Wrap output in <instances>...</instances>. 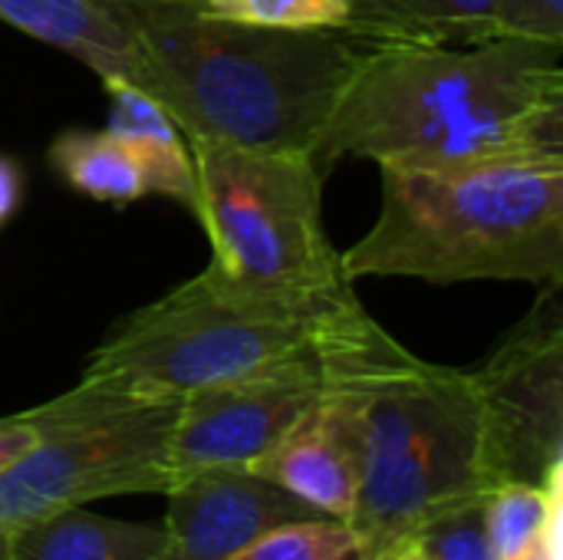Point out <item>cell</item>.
<instances>
[{
    "mask_svg": "<svg viewBox=\"0 0 563 560\" xmlns=\"http://www.w3.org/2000/svg\"><path fill=\"white\" fill-rule=\"evenodd\" d=\"M327 518L350 525L360 492V439L346 396L323 380L320 399L251 465Z\"/></svg>",
    "mask_w": 563,
    "mask_h": 560,
    "instance_id": "11",
    "label": "cell"
},
{
    "mask_svg": "<svg viewBox=\"0 0 563 560\" xmlns=\"http://www.w3.org/2000/svg\"><path fill=\"white\" fill-rule=\"evenodd\" d=\"M563 43L495 36L462 46H386L327 119L317 162L435 168L563 155Z\"/></svg>",
    "mask_w": 563,
    "mask_h": 560,
    "instance_id": "1",
    "label": "cell"
},
{
    "mask_svg": "<svg viewBox=\"0 0 563 560\" xmlns=\"http://www.w3.org/2000/svg\"><path fill=\"white\" fill-rule=\"evenodd\" d=\"M165 498L155 560H224L280 525L327 518L277 482L238 465L188 472Z\"/></svg>",
    "mask_w": 563,
    "mask_h": 560,
    "instance_id": "10",
    "label": "cell"
},
{
    "mask_svg": "<svg viewBox=\"0 0 563 560\" xmlns=\"http://www.w3.org/2000/svg\"><path fill=\"white\" fill-rule=\"evenodd\" d=\"M320 393L323 347L297 363L181 396L172 432L175 482L214 465L251 469L300 422Z\"/></svg>",
    "mask_w": 563,
    "mask_h": 560,
    "instance_id": "9",
    "label": "cell"
},
{
    "mask_svg": "<svg viewBox=\"0 0 563 560\" xmlns=\"http://www.w3.org/2000/svg\"><path fill=\"white\" fill-rule=\"evenodd\" d=\"M558 515H563V479L548 485L505 482L482 495L485 535L495 560H511L528 551Z\"/></svg>",
    "mask_w": 563,
    "mask_h": 560,
    "instance_id": "17",
    "label": "cell"
},
{
    "mask_svg": "<svg viewBox=\"0 0 563 560\" xmlns=\"http://www.w3.org/2000/svg\"><path fill=\"white\" fill-rule=\"evenodd\" d=\"M7 548L10 560H155L162 525L66 508L7 531Z\"/></svg>",
    "mask_w": 563,
    "mask_h": 560,
    "instance_id": "14",
    "label": "cell"
},
{
    "mask_svg": "<svg viewBox=\"0 0 563 560\" xmlns=\"http://www.w3.org/2000/svg\"><path fill=\"white\" fill-rule=\"evenodd\" d=\"M214 17L267 26V30H343L350 23L346 0H201Z\"/></svg>",
    "mask_w": 563,
    "mask_h": 560,
    "instance_id": "19",
    "label": "cell"
},
{
    "mask_svg": "<svg viewBox=\"0 0 563 560\" xmlns=\"http://www.w3.org/2000/svg\"><path fill=\"white\" fill-rule=\"evenodd\" d=\"M495 36L563 43V0H498L492 17Z\"/></svg>",
    "mask_w": 563,
    "mask_h": 560,
    "instance_id": "21",
    "label": "cell"
},
{
    "mask_svg": "<svg viewBox=\"0 0 563 560\" xmlns=\"http://www.w3.org/2000/svg\"><path fill=\"white\" fill-rule=\"evenodd\" d=\"M195 208L211 241L214 281L234 294L336 310L356 304L353 281L323 228V172L310 152L188 139Z\"/></svg>",
    "mask_w": 563,
    "mask_h": 560,
    "instance_id": "5",
    "label": "cell"
},
{
    "mask_svg": "<svg viewBox=\"0 0 563 560\" xmlns=\"http://www.w3.org/2000/svg\"><path fill=\"white\" fill-rule=\"evenodd\" d=\"M376 224L340 254L356 277L563 284V155L379 165Z\"/></svg>",
    "mask_w": 563,
    "mask_h": 560,
    "instance_id": "4",
    "label": "cell"
},
{
    "mask_svg": "<svg viewBox=\"0 0 563 560\" xmlns=\"http://www.w3.org/2000/svg\"><path fill=\"white\" fill-rule=\"evenodd\" d=\"M346 560H356V551H353V554H350V558H346Z\"/></svg>",
    "mask_w": 563,
    "mask_h": 560,
    "instance_id": "27",
    "label": "cell"
},
{
    "mask_svg": "<svg viewBox=\"0 0 563 560\" xmlns=\"http://www.w3.org/2000/svg\"><path fill=\"white\" fill-rule=\"evenodd\" d=\"M0 560H10V548H7V535H0Z\"/></svg>",
    "mask_w": 563,
    "mask_h": 560,
    "instance_id": "26",
    "label": "cell"
},
{
    "mask_svg": "<svg viewBox=\"0 0 563 560\" xmlns=\"http://www.w3.org/2000/svg\"><path fill=\"white\" fill-rule=\"evenodd\" d=\"M356 551L350 525L336 518H307L280 525L224 560H346Z\"/></svg>",
    "mask_w": 563,
    "mask_h": 560,
    "instance_id": "18",
    "label": "cell"
},
{
    "mask_svg": "<svg viewBox=\"0 0 563 560\" xmlns=\"http://www.w3.org/2000/svg\"><path fill=\"white\" fill-rule=\"evenodd\" d=\"M0 20L66 50L102 83H132L155 99L148 66L106 0H0Z\"/></svg>",
    "mask_w": 563,
    "mask_h": 560,
    "instance_id": "12",
    "label": "cell"
},
{
    "mask_svg": "<svg viewBox=\"0 0 563 560\" xmlns=\"http://www.w3.org/2000/svg\"><path fill=\"white\" fill-rule=\"evenodd\" d=\"M109 92V135H115L135 165L142 168L145 188L175 198L188 211L195 208V168L181 129L158 99L132 83H102Z\"/></svg>",
    "mask_w": 563,
    "mask_h": 560,
    "instance_id": "13",
    "label": "cell"
},
{
    "mask_svg": "<svg viewBox=\"0 0 563 560\" xmlns=\"http://www.w3.org/2000/svg\"><path fill=\"white\" fill-rule=\"evenodd\" d=\"M181 399H145L79 380L20 413L36 439L0 472V535L66 508L175 485L172 432Z\"/></svg>",
    "mask_w": 563,
    "mask_h": 560,
    "instance_id": "7",
    "label": "cell"
},
{
    "mask_svg": "<svg viewBox=\"0 0 563 560\" xmlns=\"http://www.w3.org/2000/svg\"><path fill=\"white\" fill-rule=\"evenodd\" d=\"M360 307H280L234 294L201 271L129 314L89 353L82 380L145 399H181L313 356Z\"/></svg>",
    "mask_w": 563,
    "mask_h": 560,
    "instance_id": "6",
    "label": "cell"
},
{
    "mask_svg": "<svg viewBox=\"0 0 563 560\" xmlns=\"http://www.w3.org/2000/svg\"><path fill=\"white\" fill-rule=\"evenodd\" d=\"M350 30L399 46H462L492 40L498 0H346Z\"/></svg>",
    "mask_w": 563,
    "mask_h": 560,
    "instance_id": "15",
    "label": "cell"
},
{
    "mask_svg": "<svg viewBox=\"0 0 563 560\" xmlns=\"http://www.w3.org/2000/svg\"><path fill=\"white\" fill-rule=\"evenodd\" d=\"M33 439H36V432H33V426L20 413L0 419V472L7 465H13L33 446Z\"/></svg>",
    "mask_w": 563,
    "mask_h": 560,
    "instance_id": "22",
    "label": "cell"
},
{
    "mask_svg": "<svg viewBox=\"0 0 563 560\" xmlns=\"http://www.w3.org/2000/svg\"><path fill=\"white\" fill-rule=\"evenodd\" d=\"M393 560H426V558H422V554H419V551H416V548L409 545V548H402V551H399V554H396Z\"/></svg>",
    "mask_w": 563,
    "mask_h": 560,
    "instance_id": "25",
    "label": "cell"
},
{
    "mask_svg": "<svg viewBox=\"0 0 563 560\" xmlns=\"http://www.w3.org/2000/svg\"><path fill=\"white\" fill-rule=\"evenodd\" d=\"M409 545L426 560H495L485 535L482 498L462 502L429 518Z\"/></svg>",
    "mask_w": 563,
    "mask_h": 560,
    "instance_id": "20",
    "label": "cell"
},
{
    "mask_svg": "<svg viewBox=\"0 0 563 560\" xmlns=\"http://www.w3.org/2000/svg\"><path fill=\"white\" fill-rule=\"evenodd\" d=\"M482 409L485 485L563 479V310L561 284L472 370Z\"/></svg>",
    "mask_w": 563,
    "mask_h": 560,
    "instance_id": "8",
    "label": "cell"
},
{
    "mask_svg": "<svg viewBox=\"0 0 563 560\" xmlns=\"http://www.w3.org/2000/svg\"><path fill=\"white\" fill-rule=\"evenodd\" d=\"M20 188H23V182H20L16 162L0 155V221H7V218L16 211V205H20Z\"/></svg>",
    "mask_w": 563,
    "mask_h": 560,
    "instance_id": "23",
    "label": "cell"
},
{
    "mask_svg": "<svg viewBox=\"0 0 563 560\" xmlns=\"http://www.w3.org/2000/svg\"><path fill=\"white\" fill-rule=\"evenodd\" d=\"M49 165L69 188L96 201L132 205L148 195L142 168L109 132H63L49 145Z\"/></svg>",
    "mask_w": 563,
    "mask_h": 560,
    "instance_id": "16",
    "label": "cell"
},
{
    "mask_svg": "<svg viewBox=\"0 0 563 560\" xmlns=\"http://www.w3.org/2000/svg\"><path fill=\"white\" fill-rule=\"evenodd\" d=\"M561 545H563V515H558L548 531L521 554H515L511 560H561Z\"/></svg>",
    "mask_w": 563,
    "mask_h": 560,
    "instance_id": "24",
    "label": "cell"
},
{
    "mask_svg": "<svg viewBox=\"0 0 563 560\" xmlns=\"http://www.w3.org/2000/svg\"><path fill=\"white\" fill-rule=\"evenodd\" d=\"M135 40L155 99L188 139L317 152L353 76L389 43L363 30H267L201 0H106Z\"/></svg>",
    "mask_w": 563,
    "mask_h": 560,
    "instance_id": "2",
    "label": "cell"
},
{
    "mask_svg": "<svg viewBox=\"0 0 563 560\" xmlns=\"http://www.w3.org/2000/svg\"><path fill=\"white\" fill-rule=\"evenodd\" d=\"M323 380L356 419V560H393L429 518L488 492L468 370L419 360L360 307L327 337Z\"/></svg>",
    "mask_w": 563,
    "mask_h": 560,
    "instance_id": "3",
    "label": "cell"
}]
</instances>
